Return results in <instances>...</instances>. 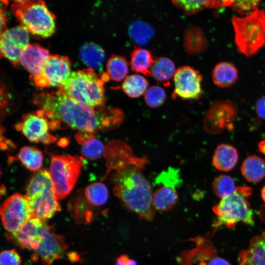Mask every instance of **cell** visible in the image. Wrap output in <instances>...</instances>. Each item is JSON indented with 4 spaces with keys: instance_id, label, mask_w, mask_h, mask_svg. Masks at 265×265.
<instances>
[{
    "instance_id": "1",
    "label": "cell",
    "mask_w": 265,
    "mask_h": 265,
    "mask_svg": "<svg viewBox=\"0 0 265 265\" xmlns=\"http://www.w3.org/2000/svg\"><path fill=\"white\" fill-rule=\"evenodd\" d=\"M104 156L114 195L129 211L141 218L151 221L155 215L152 186L142 171L148 163L145 156H134L131 148L122 141L115 140L105 146Z\"/></svg>"
},
{
    "instance_id": "2",
    "label": "cell",
    "mask_w": 265,
    "mask_h": 265,
    "mask_svg": "<svg viewBox=\"0 0 265 265\" xmlns=\"http://www.w3.org/2000/svg\"><path fill=\"white\" fill-rule=\"evenodd\" d=\"M33 102L49 120L52 130L62 129V126H65L94 133L115 129L124 119V113L117 108L91 107L73 100L59 90L36 94Z\"/></svg>"
},
{
    "instance_id": "3",
    "label": "cell",
    "mask_w": 265,
    "mask_h": 265,
    "mask_svg": "<svg viewBox=\"0 0 265 265\" xmlns=\"http://www.w3.org/2000/svg\"><path fill=\"white\" fill-rule=\"evenodd\" d=\"M109 77L103 72L100 75L88 68L71 72L58 90L82 104L93 107L104 106L106 99L104 87Z\"/></svg>"
},
{
    "instance_id": "4",
    "label": "cell",
    "mask_w": 265,
    "mask_h": 265,
    "mask_svg": "<svg viewBox=\"0 0 265 265\" xmlns=\"http://www.w3.org/2000/svg\"><path fill=\"white\" fill-rule=\"evenodd\" d=\"M232 23L238 50L247 57L265 47V11L257 8L244 17H233Z\"/></svg>"
},
{
    "instance_id": "5",
    "label": "cell",
    "mask_w": 265,
    "mask_h": 265,
    "mask_svg": "<svg viewBox=\"0 0 265 265\" xmlns=\"http://www.w3.org/2000/svg\"><path fill=\"white\" fill-rule=\"evenodd\" d=\"M11 9L17 19L29 32L43 37L55 31V16L43 0H14Z\"/></svg>"
},
{
    "instance_id": "6",
    "label": "cell",
    "mask_w": 265,
    "mask_h": 265,
    "mask_svg": "<svg viewBox=\"0 0 265 265\" xmlns=\"http://www.w3.org/2000/svg\"><path fill=\"white\" fill-rule=\"evenodd\" d=\"M26 197L33 217L46 220L60 211L50 173L41 170L31 178L26 189Z\"/></svg>"
},
{
    "instance_id": "7",
    "label": "cell",
    "mask_w": 265,
    "mask_h": 265,
    "mask_svg": "<svg viewBox=\"0 0 265 265\" xmlns=\"http://www.w3.org/2000/svg\"><path fill=\"white\" fill-rule=\"evenodd\" d=\"M251 193L250 187L240 186L237 187L233 194L222 198L213 208L216 215L214 226L225 225L232 228L239 222L253 224V212L248 200Z\"/></svg>"
},
{
    "instance_id": "8",
    "label": "cell",
    "mask_w": 265,
    "mask_h": 265,
    "mask_svg": "<svg viewBox=\"0 0 265 265\" xmlns=\"http://www.w3.org/2000/svg\"><path fill=\"white\" fill-rule=\"evenodd\" d=\"M51 156L49 173L56 199L61 200L74 188L80 173L82 159L70 155Z\"/></svg>"
},
{
    "instance_id": "9",
    "label": "cell",
    "mask_w": 265,
    "mask_h": 265,
    "mask_svg": "<svg viewBox=\"0 0 265 265\" xmlns=\"http://www.w3.org/2000/svg\"><path fill=\"white\" fill-rule=\"evenodd\" d=\"M0 215L3 227L8 233L17 231L33 217L27 197L18 193L4 201L0 208Z\"/></svg>"
},
{
    "instance_id": "10",
    "label": "cell",
    "mask_w": 265,
    "mask_h": 265,
    "mask_svg": "<svg viewBox=\"0 0 265 265\" xmlns=\"http://www.w3.org/2000/svg\"><path fill=\"white\" fill-rule=\"evenodd\" d=\"M237 114V106L232 101L214 102L204 117V130L211 134L220 133L225 131L231 132L234 129Z\"/></svg>"
},
{
    "instance_id": "11",
    "label": "cell",
    "mask_w": 265,
    "mask_h": 265,
    "mask_svg": "<svg viewBox=\"0 0 265 265\" xmlns=\"http://www.w3.org/2000/svg\"><path fill=\"white\" fill-rule=\"evenodd\" d=\"M70 62L67 56L50 54L42 72L29 79L39 87L60 86L69 78L71 72Z\"/></svg>"
},
{
    "instance_id": "12",
    "label": "cell",
    "mask_w": 265,
    "mask_h": 265,
    "mask_svg": "<svg viewBox=\"0 0 265 265\" xmlns=\"http://www.w3.org/2000/svg\"><path fill=\"white\" fill-rule=\"evenodd\" d=\"M14 126L32 142L50 144L57 140L49 132L51 129L49 120L39 110L24 115L22 121Z\"/></svg>"
},
{
    "instance_id": "13",
    "label": "cell",
    "mask_w": 265,
    "mask_h": 265,
    "mask_svg": "<svg viewBox=\"0 0 265 265\" xmlns=\"http://www.w3.org/2000/svg\"><path fill=\"white\" fill-rule=\"evenodd\" d=\"M28 33L21 25L0 33L1 56L9 60L14 65L18 66L21 55L29 44Z\"/></svg>"
},
{
    "instance_id": "14",
    "label": "cell",
    "mask_w": 265,
    "mask_h": 265,
    "mask_svg": "<svg viewBox=\"0 0 265 265\" xmlns=\"http://www.w3.org/2000/svg\"><path fill=\"white\" fill-rule=\"evenodd\" d=\"M42 238L39 248L32 258L40 259L44 265H52L54 261L62 258L67 249V244L62 236L57 235L54 228L46 222L42 230Z\"/></svg>"
},
{
    "instance_id": "15",
    "label": "cell",
    "mask_w": 265,
    "mask_h": 265,
    "mask_svg": "<svg viewBox=\"0 0 265 265\" xmlns=\"http://www.w3.org/2000/svg\"><path fill=\"white\" fill-rule=\"evenodd\" d=\"M202 77L197 70L189 66L178 68L174 76L173 98L196 99L202 94Z\"/></svg>"
},
{
    "instance_id": "16",
    "label": "cell",
    "mask_w": 265,
    "mask_h": 265,
    "mask_svg": "<svg viewBox=\"0 0 265 265\" xmlns=\"http://www.w3.org/2000/svg\"><path fill=\"white\" fill-rule=\"evenodd\" d=\"M50 55L48 50L39 44H29L21 55L20 63L30 76H35L42 72Z\"/></svg>"
},
{
    "instance_id": "17",
    "label": "cell",
    "mask_w": 265,
    "mask_h": 265,
    "mask_svg": "<svg viewBox=\"0 0 265 265\" xmlns=\"http://www.w3.org/2000/svg\"><path fill=\"white\" fill-rule=\"evenodd\" d=\"M45 221L33 217L17 231L8 233L6 237L7 239L22 248L28 249Z\"/></svg>"
},
{
    "instance_id": "18",
    "label": "cell",
    "mask_w": 265,
    "mask_h": 265,
    "mask_svg": "<svg viewBox=\"0 0 265 265\" xmlns=\"http://www.w3.org/2000/svg\"><path fill=\"white\" fill-rule=\"evenodd\" d=\"M239 265H265V231L254 238L239 256Z\"/></svg>"
},
{
    "instance_id": "19",
    "label": "cell",
    "mask_w": 265,
    "mask_h": 265,
    "mask_svg": "<svg viewBox=\"0 0 265 265\" xmlns=\"http://www.w3.org/2000/svg\"><path fill=\"white\" fill-rule=\"evenodd\" d=\"M75 138L81 145L82 154L87 159L96 160L104 154L105 147L94 133L79 131Z\"/></svg>"
},
{
    "instance_id": "20",
    "label": "cell",
    "mask_w": 265,
    "mask_h": 265,
    "mask_svg": "<svg viewBox=\"0 0 265 265\" xmlns=\"http://www.w3.org/2000/svg\"><path fill=\"white\" fill-rule=\"evenodd\" d=\"M237 149L228 144H221L217 146L212 156V162L217 169L229 171L233 169L238 161Z\"/></svg>"
},
{
    "instance_id": "21",
    "label": "cell",
    "mask_w": 265,
    "mask_h": 265,
    "mask_svg": "<svg viewBox=\"0 0 265 265\" xmlns=\"http://www.w3.org/2000/svg\"><path fill=\"white\" fill-rule=\"evenodd\" d=\"M162 185L153 194V205L155 211L159 212L171 210L178 200L177 187L168 184Z\"/></svg>"
},
{
    "instance_id": "22",
    "label": "cell",
    "mask_w": 265,
    "mask_h": 265,
    "mask_svg": "<svg viewBox=\"0 0 265 265\" xmlns=\"http://www.w3.org/2000/svg\"><path fill=\"white\" fill-rule=\"evenodd\" d=\"M240 170L247 181L259 182L265 177V161L258 156H248L243 161Z\"/></svg>"
},
{
    "instance_id": "23",
    "label": "cell",
    "mask_w": 265,
    "mask_h": 265,
    "mask_svg": "<svg viewBox=\"0 0 265 265\" xmlns=\"http://www.w3.org/2000/svg\"><path fill=\"white\" fill-rule=\"evenodd\" d=\"M184 44L188 53L196 55L207 49L208 42L202 29L194 26L188 27L186 31Z\"/></svg>"
},
{
    "instance_id": "24",
    "label": "cell",
    "mask_w": 265,
    "mask_h": 265,
    "mask_svg": "<svg viewBox=\"0 0 265 265\" xmlns=\"http://www.w3.org/2000/svg\"><path fill=\"white\" fill-rule=\"evenodd\" d=\"M214 83L220 87H228L233 85L238 78L237 68L232 64L222 62L217 64L212 70Z\"/></svg>"
},
{
    "instance_id": "25",
    "label": "cell",
    "mask_w": 265,
    "mask_h": 265,
    "mask_svg": "<svg viewBox=\"0 0 265 265\" xmlns=\"http://www.w3.org/2000/svg\"><path fill=\"white\" fill-rule=\"evenodd\" d=\"M79 55L83 62L93 70L101 68L105 58L104 50L99 45L92 42L86 43L81 46Z\"/></svg>"
},
{
    "instance_id": "26",
    "label": "cell",
    "mask_w": 265,
    "mask_h": 265,
    "mask_svg": "<svg viewBox=\"0 0 265 265\" xmlns=\"http://www.w3.org/2000/svg\"><path fill=\"white\" fill-rule=\"evenodd\" d=\"M175 72L173 61L168 58L160 57L154 60L150 70V76L164 85H168Z\"/></svg>"
},
{
    "instance_id": "27",
    "label": "cell",
    "mask_w": 265,
    "mask_h": 265,
    "mask_svg": "<svg viewBox=\"0 0 265 265\" xmlns=\"http://www.w3.org/2000/svg\"><path fill=\"white\" fill-rule=\"evenodd\" d=\"M154 60L149 51L136 47L131 54V69L135 72L150 76V70Z\"/></svg>"
},
{
    "instance_id": "28",
    "label": "cell",
    "mask_w": 265,
    "mask_h": 265,
    "mask_svg": "<svg viewBox=\"0 0 265 265\" xmlns=\"http://www.w3.org/2000/svg\"><path fill=\"white\" fill-rule=\"evenodd\" d=\"M28 169L37 171L42 166L43 156L38 148L30 146L23 147L17 157Z\"/></svg>"
},
{
    "instance_id": "29",
    "label": "cell",
    "mask_w": 265,
    "mask_h": 265,
    "mask_svg": "<svg viewBox=\"0 0 265 265\" xmlns=\"http://www.w3.org/2000/svg\"><path fill=\"white\" fill-rule=\"evenodd\" d=\"M148 86V82L144 77L134 74L127 77L124 80L121 87L129 97L136 98L145 93Z\"/></svg>"
},
{
    "instance_id": "30",
    "label": "cell",
    "mask_w": 265,
    "mask_h": 265,
    "mask_svg": "<svg viewBox=\"0 0 265 265\" xmlns=\"http://www.w3.org/2000/svg\"><path fill=\"white\" fill-rule=\"evenodd\" d=\"M154 32L151 26L140 21L133 22L129 27L130 38L134 43L139 45L147 44L153 37Z\"/></svg>"
},
{
    "instance_id": "31",
    "label": "cell",
    "mask_w": 265,
    "mask_h": 265,
    "mask_svg": "<svg viewBox=\"0 0 265 265\" xmlns=\"http://www.w3.org/2000/svg\"><path fill=\"white\" fill-rule=\"evenodd\" d=\"M106 74L109 79L120 81L125 80L129 72V64L123 56L112 55L106 63Z\"/></svg>"
},
{
    "instance_id": "32",
    "label": "cell",
    "mask_w": 265,
    "mask_h": 265,
    "mask_svg": "<svg viewBox=\"0 0 265 265\" xmlns=\"http://www.w3.org/2000/svg\"><path fill=\"white\" fill-rule=\"evenodd\" d=\"M84 194L87 202L96 206L105 204L108 198V189L101 182H94L87 186L85 189Z\"/></svg>"
},
{
    "instance_id": "33",
    "label": "cell",
    "mask_w": 265,
    "mask_h": 265,
    "mask_svg": "<svg viewBox=\"0 0 265 265\" xmlns=\"http://www.w3.org/2000/svg\"><path fill=\"white\" fill-rule=\"evenodd\" d=\"M236 188L233 179L227 175L221 174L217 176L212 183L213 192L221 199L233 194Z\"/></svg>"
},
{
    "instance_id": "34",
    "label": "cell",
    "mask_w": 265,
    "mask_h": 265,
    "mask_svg": "<svg viewBox=\"0 0 265 265\" xmlns=\"http://www.w3.org/2000/svg\"><path fill=\"white\" fill-rule=\"evenodd\" d=\"M166 98L165 90L162 87L157 85L150 87L144 95L146 104L152 108H157L162 106Z\"/></svg>"
},
{
    "instance_id": "35",
    "label": "cell",
    "mask_w": 265,
    "mask_h": 265,
    "mask_svg": "<svg viewBox=\"0 0 265 265\" xmlns=\"http://www.w3.org/2000/svg\"><path fill=\"white\" fill-rule=\"evenodd\" d=\"M209 0H173L172 2L188 15L196 14L208 7Z\"/></svg>"
},
{
    "instance_id": "36",
    "label": "cell",
    "mask_w": 265,
    "mask_h": 265,
    "mask_svg": "<svg viewBox=\"0 0 265 265\" xmlns=\"http://www.w3.org/2000/svg\"><path fill=\"white\" fill-rule=\"evenodd\" d=\"M260 0H233L232 9L242 15H249L257 9Z\"/></svg>"
},
{
    "instance_id": "37",
    "label": "cell",
    "mask_w": 265,
    "mask_h": 265,
    "mask_svg": "<svg viewBox=\"0 0 265 265\" xmlns=\"http://www.w3.org/2000/svg\"><path fill=\"white\" fill-rule=\"evenodd\" d=\"M20 255L14 249L2 251L0 253V265H20Z\"/></svg>"
},
{
    "instance_id": "38",
    "label": "cell",
    "mask_w": 265,
    "mask_h": 265,
    "mask_svg": "<svg viewBox=\"0 0 265 265\" xmlns=\"http://www.w3.org/2000/svg\"><path fill=\"white\" fill-rule=\"evenodd\" d=\"M255 110L260 118L265 120V96L261 97L257 101Z\"/></svg>"
},
{
    "instance_id": "39",
    "label": "cell",
    "mask_w": 265,
    "mask_h": 265,
    "mask_svg": "<svg viewBox=\"0 0 265 265\" xmlns=\"http://www.w3.org/2000/svg\"><path fill=\"white\" fill-rule=\"evenodd\" d=\"M115 265H137V263L128 256L122 255L118 258Z\"/></svg>"
},
{
    "instance_id": "40",
    "label": "cell",
    "mask_w": 265,
    "mask_h": 265,
    "mask_svg": "<svg viewBox=\"0 0 265 265\" xmlns=\"http://www.w3.org/2000/svg\"><path fill=\"white\" fill-rule=\"evenodd\" d=\"M5 7H2L1 5L0 7V20H1V25H0V33L6 29V15L5 14Z\"/></svg>"
},
{
    "instance_id": "41",
    "label": "cell",
    "mask_w": 265,
    "mask_h": 265,
    "mask_svg": "<svg viewBox=\"0 0 265 265\" xmlns=\"http://www.w3.org/2000/svg\"><path fill=\"white\" fill-rule=\"evenodd\" d=\"M208 265H230V264L225 260L216 257L212 259Z\"/></svg>"
},
{
    "instance_id": "42",
    "label": "cell",
    "mask_w": 265,
    "mask_h": 265,
    "mask_svg": "<svg viewBox=\"0 0 265 265\" xmlns=\"http://www.w3.org/2000/svg\"><path fill=\"white\" fill-rule=\"evenodd\" d=\"M258 148L259 152L265 156V139L259 142Z\"/></svg>"
},
{
    "instance_id": "43",
    "label": "cell",
    "mask_w": 265,
    "mask_h": 265,
    "mask_svg": "<svg viewBox=\"0 0 265 265\" xmlns=\"http://www.w3.org/2000/svg\"><path fill=\"white\" fill-rule=\"evenodd\" d=\"M261 196L263 200L265 202V185L263 186L261 190Z\"/></svg>"
}]
</instances>
